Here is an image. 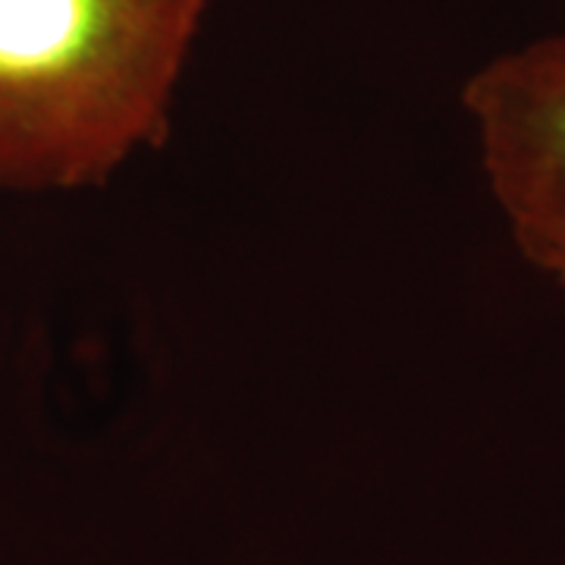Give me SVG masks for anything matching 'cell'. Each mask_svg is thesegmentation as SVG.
<instances>
[{
  "instance_id": "6da1fadb",
  "label": "cell",
  "mask_w": 565,
  "mask_h": 565,
  "mask_svg": "<svg viewBox=\"0 0 565 565\" xmlns=\"http://www.w3.org/2000/svg\"><path fill=\"white\" fill-rule=\"evenodd\" d=\"M211 0H0V189H85L161 145Z\"/></svg>"
},
{
  "instance_id": "7a4b0ae2",
  "label": "cell",
  "mask_w": 565,
  "mask_h": 565,
  "mask_svg": "<svg viewBox=\"0 0 565 565\" xmlns=\"http://www.w3.org/2000/svg\"><path fill=\"white\" fill-rule=\"evenodd\" d=\"M462 107L512 243L565 292V29L478 66Z\"/></svg>"
}]
</instances>
